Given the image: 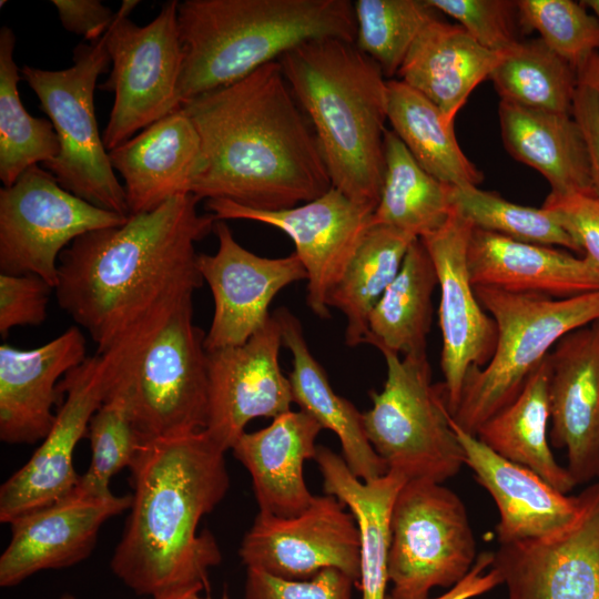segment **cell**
<instances>
[{"label":"cell","instance_id":"1","mask_svg":"<svg viewBox=\"0 0 599 599\" xmlns=\"http://www.w3.org/2000/svg\"><path fill=\"white\" fill-rule=\"evenodd\" d=\"M194 194L75 238L60 255L57 302L103 354L203 285L195 243L214 230Z\"/></svg>","mask_w":599,"mask_h":599},{"label":"cell","instance_id":"2","mask_svg":"<svg viewBox=\"0 0 599 599\" xmlns=\"http://www.w3.org/2000/svg\"><path fill=\"white\" fill-rule=\"evenodd\" d=\"M201 141L191 194L257 211L311 202L332 182L307 116L278 61L181 105Z\"/></svg>","mask_w":599,"mask_h":599},{"label":"cell","instance_id":"3","mask_svg":"<svg viewBox=\"0 0 599 599\" xmlns=\"http://www.w3.org/2000/svg\"><path fill=\"white\" fill-rule=\"evenodd\" d=\"M225 453L204 429L142 444L130 467V512L110 562L136 595L209 590L222 554L199 526L230 488Z\"/></svg>","mask_w":599,"mask_h":599},{"label":"cell","instance_id":"4","mask_svg":"<svg viewBox=\"0 0 599 599\" xmlns=\"http://www.w3.org/2000/svg\"><path fill=\"white\" fill-rule=\"evenodd\" d=\"M284 77L315 132L332 186L376 209L385 174L387 80L353 42L312 39L284 53Z\"/></svg>","mask_w":599,"mask_h":599},{"label":"cell","instance_id":"5","mask_svg":"<svg viewBox=\"0 0 599 599\" xmlns=\"http://www.w3.org/2000/svg\"><path fill=\"white\" fill-rule=\"evenodd\" d=\"M177 23L181 105L244 79L308 40L356 39L349 0H184Z\"/></svg>","mask_w":599,"mask_h":599},{"label":"cell","instance_id":"6","mask_svg":"<svg viewBox=\"0 0 599 599\" xmlns=\"http://www.w3.org/2000/svg\"><path fill=\"white\" fill-rule=\"evenodd\" d=\"M495 322V351L484 367L469 370L453 420L476 436L508 406L527 379L567 334L599 321V290L567 298L474 287Z\"/></svg>","mask_w":599,"mask_h":599},{"label":"cell","instance_id":"7","mask_svg":"<svg viewBox=\"0 0 599 599\" xmlns=\"http://www.w3.org/2000/svg\"><path fill=\"white\" fill-rule=\"evenodd\" d=\"M153 319L103 354L87 357L59 384L65 395L54 423L30 459L0 487V521L44 507L73 491L80 476L73 466L78 443L92 416L125 370L143 354L161 327Z\"/></svg>","mask_w":599,"mask_h":599},{"label":"cell","instance_id":"8","mask_svg":"<svg viewBox=\"0 0 599 599\" xmlns=\"http://www.w3.org/2000/svg\"><path fill=\"white\" fill-rule=\"evenodd\" d=\"M376 348L386 363V380L380 392L370 393L373 406L362 414L366 436L388 470L407 480L443 484L465 465L444 386L432 384L427 355Z\"/></svg>","mask_w":599,"mask_h":599},{"label":"cell","instance_id":"9","mask_svg":"<svg viewBox=\"0 0 599 599\" xmlns=\"http://www.w3.org/2000/svg\"><path fill=\"white\" fill-rule=\"evenodd\" d=\"M72 60V65L63 70L20 69L59 140V153L43 166L78 197L129 216L124 187L110 163L95 118L94 89L99 75L110 65L105 35L79 43Z\"/></svg>","mask_w":599,"mask_h":599},{"label":"cell","instance_id":"10","mask_svg":"<svg viewBox=\"0 0 599 599\" xmlns=\"http://www.w3.org/2000/svg\"><path fill=\"white\" fill-rule=\"evenodd\" d=\"M139 3L123 0L104 34L111 72L99 89L114 93L102 133L108 152L181 109L179 83L183 52L177 23L179 1H166L144 27L129 19Z\"/></svg>","mask_w":599,"mask_h":599},{"label":"cell","instance_id":"11","mask_svg":"<svg viewBox=\"0 0 599 599\" xmlns=\"http://www.w3.org/2000/svg\"><path fill=\"white\" fill-rule=\"evenodd\" d=\"M390 532L388 595L395 599H427L436 587H454L478 556L463 500L440 483L407 480L393 505Z\"/></svg>","mask_w":599,"mask_h":599},{"label":"cell","instance_id":"12","mask_svg":"<svg viewBox=\"0 0 599 599\" xmlns=\"http://www.w3.org/2000/svg\"><path fill=\"white\" fill-rule=\"evenodd\" d=\"M204 339L205 333L194 323L193 297H189L132 368V409L142 444L205 429L209 372Z\"/></svg>","mask_w":599,"mask_h":599},{"label":"cell","instance_id":"13","mask_svg":"<svg viewBox=\"0 0 599 599\" xmlns=\"http://www.w3.org/2000/svg\"><path fill=\"white\" fill-rule=\"evenodd\" d=\"M126 219L78 197L33 165L0 190V272L34 274L54 287L60 255L75 238Z\"/></svg>","mask_w":599,"mask_h":599},{"label":"cell","instance_id":"14","mask_svg":"<svg viewBox=\"0 0 599 599\" xmlns=\"http://www.w3.org/2000/svg\"><path fill=\"white\" fill-rule=\"evenodd\" d=\"M216 221L250 220L286 233L307 274L306 302L319 318L329 317L327 300L373 225L375 209L356 203L338 190L282 211H257L224 199L206 200Z\"/></svg>","mask_w":599,"mask_h":599},{"label":"cell","instance_id":"15","mask_svg":"<svg viewBox=\"0 0 599 599\" xmlns=\"http://www.w3.org/2000/svg\"><path fill=\"white\" fill-rule=\"evenodd\" d=\"M332 495L314 496L292 517L258 512L238 554L246 566L272 576L305 580L327 568L349 576L358 587L361 545L356 521Z\"/></svg>","mask_w":599,"mask_h":599},{"label":"cell","instance_id":"16","mask_svg":"<svg viewBox=\"0 0 599 599\" xmlns=\"http://www.w3.org/2000/svg\"><path fill=\"white\" fill-rule=\"evenodd\" d=\"M473 224L456 212L436 232L420 238L433 261L438 286L440 367L447 406H458L467 374L490 359L497 338L491 316L480 305L467 267V248Z\"/></svg>","mask_w":599,"mask_h":599},{"label":"cell","instance_id":"17","mask_svg":"<svg viewBox=\"0 0 599 599\" xmlns=\"http://www.w3.org/2000/svg\"><path fill=\"white\" fill-rule=\"evenodd\" d=\"M213 231L216 252L197 255V270L214 302L204 339L207 352L245 343L271 317L268 307L277 293L307 278L295 252L263 257L243 247L224 221H216Z\"/></svg>","mask_w":599,"mask_h":599},{"label":"cell","instance_id":"18","mask_svg":"<svg viewBox=\"0 0 599 599\" xmlns=\"http://www.w3.org/2000/svg\"><path fill=\"white\" fill-rule=\"evenodd\" d=\"M282 329L272 314L245 343L207 352L205 432L226 451L258 417L291 410L292 387L280 367Z\"/></svg>","mask_w":599,"mask_h":599},{"label":"cell","instance_id":"19","mask_svg":"<svg viewBox=\"0 0 599 599\" xmlns=\"http://www.w3.org/2000/svg\"><path fill=\"white\" fill-rule=\"evenodd\" d=\"M581 495L583 510L570 528L494 552L507 599H599V483Z\"/></svg>","mask_w":599,"mask_h":599},{"label":"cell","instance_id":"20","mask_svg":"<svg viewBox=\"0 0 599 599\" xmlns=\"http://www.w3.org/2000/svg\"><path fill=\"white\" fill-rule=\"evenodd\" d=\"M132 494L93 496L77 488L9 525L11 537L0 556V586L14 587L30 576L87 559L103 524L130 509Z\"/></svg>","mask_w":599,"mask_h":599},{"label":"cell","instance_id":"21","mask_svg":"<svg viewBox=\"0 0 599 599\" xmlns=\"http://www.w3.org/2000/svg\"><path fill=\"white\" fill-rule=\"evenodd\" d=\"M550 440L566 448L577 485L599 478V321L570 332L549 353Z\"/></svg>","mask_w":599,"mask_h":599},{"label":"cell","instance_id":"22","mask_svg":"<svg viewBox=\"0 0 599 599\" xmlns=\"http://www.w3.org/2000/svg\"><path fill=\"white\" fill-rule=\"evenodd\" d=\"M77 325L45 344L21 349L0 345V439L11 445L42 441L50 432L64 375L87 358Z\"/></svg>","mask_w":599,"mask_h":599},{"label":"cell","instance_id":"23","mask_svg":"<svg viewBox=\"0 0 599 599\" xmlns=\"http://www.w3.org/2000/svg\"><path fill=\"white\" fill-rule=\"evenodd\" d=\"M451 427L464 449L465 465L493 497L498 511V542L545 538L570 528L581 516L583 497L566 496L531 469L510 461L463 430Z\"/></svg>","mask_w":599,"mask_h":599},{"label":"cell","instance_id":"24","mask_svg":"<svg viewBox=\"0 0 599 599\" xmlns=\"http://www.w3.org/2000/svg\"><path fill=\"white\" fill-rule=\"evenodd\" d=\"M467 267L474 287L567 298L599 290V270L585 256L473 229Z\"/></svg>","mask_w":599,"mask_h":599},{"label":"cell","instance_id":"25","mask_svg":"<svg viewBox=\"0 0 599 599\" xmlns=\"http://www.w3.org/2000/svg\"><path fill=\"white\" fill-rule=\"evenodd\" d=\"M108 153L113 170L124 181L129 215H136L176 195L191 194L201 141L193 122L180 109Z\"/></svg>","mask_w":599,"mask_h":599},{"label":"cell","instance_id":"26","mask_svg":"<svg viewBox=\"0 0 599 599\" xmlns=\"http://www.w3.org/2000/svg\"><path fill=\"white\" fill-rule=\"evenodd\" d=\"M322 426L309 414L288 410L265 428L244 433L231 448L251 475L258 512L292 517L313 501L303 465L314 459Z\"/></svg>","mask_w":599,"mask_h":599},{"label":"cell","instance_id":"27","mask_svg":"<svg viewBox=\"0 0 599 599\" xmlns=\"http://www.w3.org/2000/svg\"><path fill=\"white\" fill-rule=\"evenodd\" d=\"M505 53L478 44L458 23L429 22L415 40L397 75L429 99L448 124Z\"/></svg>","mask_w":599,"mask_h":599},{"label":"cell","instance_id":"28","mask_svg":"<svg viewBox=\"0 0 599 599\" xmlns=\"http://www.w3.org/2000/svg\"><path fill=\"white\" fill-rule=\"evenodd\" d=\"M314 460L322 474L325 494L348 507L356 521L362 599H387L392 509L406 477L388 470L384 476L364 481L351 471L343 457L325 446H317Z\"/></svg>","mask_w":599,"mask_h":599},{"label":"cell","instance_id":"29","mask_svg":"<svg viewBox=\"0 0 599 599\" xmlns=\"http://www.w3.org/2000/svg\"><path fill=\"white\" fill-rule=\"evenodd\" d=\"M273 315L281 326L283 344L293 356L288 379L294 403L338 437L343 458L357 478L366 481L387 474V465L366 436L363 415L333 390L325 369L309 351L301 322L285 307Z\"/></svg>","mask_w":599,"mask_h":599},{"label":"cell","instance_id":"30","mask_svg":"<svg viewBox=\"0 0 599 599\" xmlns=\"http://www.w3.org/2000/svg\"><path fill=\"white\" fill-rule=\"evenodd\" d=\"M498 114L505 149L542 174L551 193L593 192L587 144L572 114L502 100Z\"/></svg>","mask_w":599,"mask_h":599},{"label":"cell","instance_id":"31","mask_svg":"<svg viewBox=\"0 0 599 599\" xmlns=\"http://www.w3.org/2000/svg\"><path fill=\"white\" fill-rule=\"evenodd\" d=\"M549 380L548 355L529 376L519 395L487 419L476 437L501 457L531 469L567 494L577 484L567 467L556 461L549 447Z\"/></svg>","mask_w":599,"mask_h":599},{"label":"cell","instance_id":"32","mask_svg":"<svg viewBox=\"0 0 599 599\" xmlns=\"http://www.w3.org/2000/svg\"><path fill=\"white\" fill-rule=\"evenodd\" d=\"M437 285L433 261L417 238L410 244L398 274L373 308L365 343L400 356L426 355L432 296Z\"/></svg>","mask_w":599,"mask_h":599},{"label":"cell","instance_id":"33","mask_svg":"<svg viewBox=\"0 0 599 599\" xmlns=\"http://www.w3.org/2000/svg\"><path fill=\"white\" fill-rule=\"evenodd\" d=\"M387 120L417 163L453 186H478L483 173L460 149L440 110L399 79L387 80Z\"/></svg>","mask_w":599,"mask_h":599},{"label":"cell","instance_id":"34","mask_svg":"<svg viewBox=\"0 0 599 599\" xmlns=\"http://www.w3.org/2000/svg\"><path fill=\"white\" fill-rule=\"evenodd\" d=\"M451 185L425 171L399 138L385 132V174L373 224L395 227L416 238L439 230L453 212Z\"/></svg>","mask_w":599,"mask_h":599},{"label":"cell","instance_id":"35","mask_svg":"<svg viewBox=\"0 0 599 599\" xmlns=\"http://www.w3.org/2000/svg\"><path fill=\"white\" fill-rule=\"evenodd\" d=\"M413 235L388 225L373 224L363 237L327 304L346 317L348 346L365 343L369 315L398 274Z\"/></svg>","mask_w":599,"mask_h":599},{"label":"cell","instance_id":"36","mask_svg":"<svg viewBox=\"0 0 599 599\" xmlns=\"http://www.w3.org/2000/svg\"><path fill=\"white\" fill-rule=\"evenodd\" d=\"M16 35L0 30V179L11 186L21 174L59 153V140L50 120L33 118L18 91L22 79L14 61Z\"/></svg>","mask_w":599,"mask_h":599},{"label":"cell","instance_id":"37","mask_svg":"<svg viewBox=\"0 0 599 599\" xmlns=\"http://www.w3.org/2000/svg\"><path fill=\"white\" fill-rule=\"evenodd\" d=\"M489 79L502 101L572 114L577 71L544 41H519L505 53Z\"/></svg>","mask_w":599,"mask_h":599},{"label":"cell","instance_id":"38","mask_svg":"<svg viewBox=\"0 0 599 599\" xmlns=\"http://www.w3.org/2000/svg\"><path fill=\"white\" fill-rule=\"evenodd\" d=\"M138 361L125 370L91 418L87 435L91 460L75 487L83 494H113L110 489L112 477L133 465L142 446L131 400V372Z\"/></svg>","mask_w":599,"mask_h":599},{"label":"cell","instance_id":"39","mask_svg":"<svg viewBox=\"0 0 599 599\" xmlns=\"http://www.w3.org/2000/svg\"><path fill=\"white\" fill-rule=\"evenodd\" d=\"M355 45L380 68L397 75L423 29L437 18L427 0H356Z\"/></svg>","mask_w":599,"mask_h":599},{"label":"cell","instance_id":"40","mask_svg":"<svg viewBox=\"0 0 599 599\" xmlns=\"http://www.w3.org/2000/svg\"><path fill=\"white\" fill-rule=\"evenodd\" d=\"M453 209L474 227L517 241L561 246L582 254L580 247L548 210L519 205L478 186H453Z\"/></svg>","mask_w":599,"mask_h":599},{"label":"cell","instance_id":"41","mask_svg":"<svg viewBox=\"0 0 599 599\" xmlns=\"http://www.w3.org/2000/svg\"><path fill=\"white\" fill-rule=\"evenodd\" d=\"M520 23L540 34L544 43L576 71L599 50V22L581 2L516 1Z\"/></svg>","mask_w":599,"mask_h":599},{"label":"cell","instance_id":"42","mask_svg":"<svg viewBox=\"0 0 599 599\" xmlns=\"http://www.w3.org/2000/svg\"><path fill=\"white\" fill-rule=\"evenodd\" d=\"M438 12L454 18L483 48L498 53L511 50L520 40L514 28L516 1L427 0Z\"/></svg>","mask_w":599,"mask_h":599},{"label":"cell","instance_id":"43","mask_svg":"<svg viewBox=\"0 0 599 599\" xmlns=\"http://www.w3.org/2000/svg\"><path fill=\"white\" fill-rule=\"evenodd\" d=\"M355 581L336 568L323 569L305 580L278 578L246 568L245 599H353Z\"/></svg>","mask_w":599,"mask_h":599},{"label":"cell","instance_id":"44","mask_svg":"<svg viewBox=\"0 0 599 599\" xmlns=\"http://www.w3.org/2000/svg\"><path fill=\"white\" fill-rule=\"evenodd\" d=\"M54 287L34 274L0 273V335L19 326H39L48 317Z\"/></svg>","mask_w":599,"mask_h":599},{"label":"cell","instance_id":"45","mask_svg":"<svg viewBox=\"0 0 599 599\" xmlns=\"http://www.w3.org/2000/svg\"><path fill=\"white\" fill-rule=\"evenodd\" d=\"M542 207L551 212L599 270V197L593 192L549 193Z\"/></svg>","mask_w":599,"mask_h":599},{"label":"cell","instance_id":"46","mask_svg":"<svg viewBox=\"0 0 599 599\" xmlns=\"http://www.w3.org/2000/svg\"><path fill=\"white\" fill-rule=\"evenodd\" d=\"M63 28L93 42L111 27L115 13L99 0H52Z\"/></svg>","mask_w":599,"mask_h":599},{"label":"cell","instance_id":"47","mask_svg":"<svg viewBox=\"0 0 599 599\" xmlns=\"http://www.w3.org/2000/svg\"><path fill=\"white\" fill-rule=\"evenodd\" d=\"M572 116L580 125L587 144L592 191L599 197V94L591 84L579 78Z\"/></svg>","mask_w":599,"mask_h":599},{"label":"cell","instance_id":"48","mask_svg":"<svg viewBox=\"0 0 599 599\" xmlns=\"http://www.w3.org/2000/svg\"><path fill=\"white\" fill-rule=\"evenodd\" d=\"M494 552L483 551L467 573L457 585L445 593L427 599H471L481 596L502 583L499 572L491 567ZM387 599H395L387 596Z\"/></svg>","mask_w":599,"mask_h":599},{"label":"cell","instance_id":"49","mask_svg":"<svg viewBox=\"0 0 599 599\" xmlns=\"http://www.w3.org/2000/svg\"><path fill=\"white\" fill-rule=\"evenodd\" d=\"M578 78L591 84L599 94V53L577 71Z\"/></svg>","mask_w":599,"mask_h":599},{"label":"cell","instance_id":"50","mask_svg":"<svg viewBox=\"0 0 599 599\" xmlns=\"http://www.w3.org/2000/svg\"><path fill=\"white\" fill-rule=\"evenodd\" d=\"M201 592L202 591L196 589L182 590L155 599H212L210 597H202L200 595ZM222 599H227V597L223 596Z\"/></svg>","mask_w":599,"mask_h":599},{"label":"cell","instance_id":"51","mask_svg":"<svg viewBox=\"0 0 599 599\" xmlns=\"http://www.w3.org/2000/svg\"><path fill=\"white\" fill-rule=\"evenodd\" d=\"M581 3L586 8H589L591 10L592 14L597 18L599 22V0H586L581 1Z\"/></svg>","mask_w":599,"mask_h":599},{"label":"cell","instance_id":"52","mask_svg":"<svg viewBox=\"0 0 599 599\" xmlns=\"http://www.w3.org/2000/svg\"><path fill=\"white\" fill-rule=\"evenodd\" d=\"M59 599H77V598L74 596H72V595L64 593Z\"/></svg>","mask_w":599,"mask_h":599}]
</instances>
